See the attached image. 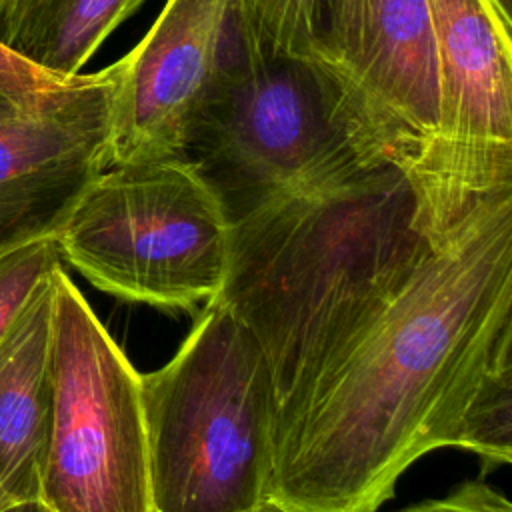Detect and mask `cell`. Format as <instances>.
Listing matches in <instances>:
<instances>
[{
    "instance_id": "obj_1",
    "label": "cell",
    "mask_w": 512,
    "mask_h": 512,
    "mask_svg": "<svg viewBox=\"0 0 512 512\" xmlns=\"http://www.w3.org/2000/svg\"><path fill=\"white\" fill-rule=\"evenodd\" d=\"M512 458V186L444 224L394 298L274 424L266 500L378 512L424 454Z\"/></svg>"
},
{
    "instance_id": "obj_2",
    "label": "cell",
    "mask_w": 512,
    "mask_h": 512,
    "mask_svg": "<svg viewBox=\"0 0 512 512\" xmlns=\"http://www.w3.org/2000/svg\"><path fill=\"white\" fill-rule=\"evenodd\" d=\"M462 214L434 210L408 166L386 158L230 220L218 298L264 350L276 420L394 298L440 228Z\"/></svg>"
},
{
    "instance_id": "obj_3",
    "label": "cell",
    "mask_w": 512,
    "mask_h": 512,
    "mask_svg": "<svg viewBox=\"0 0 512 512\" xmlns=\"http://www.w3.org/2000/svg\"><path fill=\"white\" fill-rule=\"evenodd\" d=\"M140 386L154 512H250L266 502L276 388L260 342L218 296Z\"/></svg>"
},
{
    "instance_id": "obj_4",
    "label": "cell",
    "mask_w": 512,
    "mask_h": 512,
    "mask_svg": "<svg viewBox=\"0 0 512 512\" xmlns=\"http://www.w3.org/2000/svg\"><path fill=\"white\" fill-rule=\"evenodd\" d=\"M182 158L212 186L230 220L278 194L386 160L366 140L332 72L260 54L242 32L192 122Z\"/></svg>"
},
{
    "instance_id": "obj_5",
    "label": "cell",
    "mask_w": 512,
    "mask_h": 512,
    "mask_svg": "<svg viewBox=\"0 0 512 512\" xmlns=\"http://www.w3.org/2000/svg\"><path fill=\"white\" fill-rule=\"evenodd\" d=\"M56 242L96 288L192 314L224 286L230 218L186 158L138 160L102 170Z\"/></svg>"
},
{
    "instance_id": "obj_6",
    "label": "cell",
    "mask_w": 512,
    "mask_h": 512,
    "mask_svg": "<svg viewBox=\"0 0 512 512\" xmlns=\"http://www.w3.org/2000/svg\"><path fill=\"white\" fill-rule=\"evenodd\" d=\"M52 284V410L40 500L52 512H154L140 374L64 266Z\"/></svg>"
},
{
    "instance_id": "obj_7",
    "label": "cell",
    "mask_w": 512,
    "mask_h": 512,
    "mask_svg": "<svg viewBox=\"0 0 512 512\" xmlns=\"http://www.w3.org/2000/svg\"><path fill=\"white\" fill-rule=\"evenodd\" d=\"M440 118L408 166L422 196L464 208L512 186V18L498 0H428Z\"/></svg>"
},
{
    "instance_id": "obj_8",
    "label": "cell",
    "mask_w": 512,
    "mask_h": 512,
    "mask_svg": "<svg viewBox=\"0 0 512 512\" xmlns=\"http://www.w3.org/2000/svg\"><path fill=\"white\" fill-rule=\"evenodd\" d=\"M238 34L234 0H166L142 40L114 62L108 166L182 158Z\"/></svg>"
},
{
    "instance_id": "obj_9",
    "label": "cell",
    "mask_w": 512,
    "mask_h": 512,
    "mask_svg": "<svg viewBox=\"0 0 512 512\" xmlns=\"http://www.w3.org/2000/svg\"><path fill=\"white\" fill-rule=\"evenodd\" d=\"M344 90L374 150L406 166L420 158L440 118L428 0H360Z\"/></svg>"
},
{
    "instance_id": "obj_10",
    "label": "cell",
    "mask_w": 512,
    "mask_h": 512,
    "mask_svg": "<svg viewBox=\"0 0 512 512\" xmlns=\"http://www.w3.org/2000/svg\"><path fill=\"white\" fill-rule=\"evenodd\" d=\"M114 64L34 96L0 90V188L52 176H98L110 164Z\"/></svg>"
},
{
    "instance_id": "obj_11",
    "label": "cell",
    "mask_w": 512,
    "mask_h": 512,
    "mask_svg": "<svg viewBox=\"0 0 512 512\" xmlns=\"http://www.w3.org/2000/svg\"><path fill=\"white\" fill-rule=\"evenodd\" d=\"M52 274L0 342V478L14 500H40L52 410Z\"/></svg>"
},
{
    "instance_id": "obj_12",
    "label": "cell",
    "mask_w": 512,
    "mask_h": 512,
    "mask_svg": "<svg viewBox=\"0 0 512 512\" xmlns=\"http://www.w3.org/2000/svg\"><path fill=\"white\" fill-rule=\"evenodd\" d=\"M144 2L0 0V46L48 76L74 78Z\"/></svg>"
},
{
    "instance_id": "obj_13",
    "label": "cell",
    "mask_w": 512,
    "mask_h": 512,
    "mask_svg": "<svg viewBox=\"0 0 512 512\" xmlns=\"http://www.w3.org/2000/svg\"><path fill=\"white\" fill-rule=\"evenodd\" d=\"M244 42L266 56L306 60L344 86L360 0H234ZM348 96V94H346Z\"/></svg>"
},
{
    "instance_id": "obj_14",
    "label": "cell",
    "mask_w": 512,
    "mask_h": 512,
    "mask_svg": "<svg viewBox=\"0 0 512 512\" xmlns=\"http://www.w3.org/2000/svg\"><path fill=\"white\" fill-rule=\"evenodd\" d=\"M94 178L52 176L0 188V256L20 244L58 234Z\"/></svg>"
},
{
    "instance_id": "obj_15",
    "label": "cell",
    "mask_w": 512,
    "mask_h": 512,
    "mask_svg": "<svg viewBox=\"0 0 512 512\" xmlns=\"http://www.w3.org/2000/svg\"><path fill=\"white\" fill-rule=\"evenodd\" d=\"M58 266H64V262L56 234L20 244L0 256V342L36 288Z\"/></svg>"
},
{
    "instance_id": "obj_16",
    "label": "cell",
    "mask_w": 512,
    "mask_h": 512,
    "mask_svg": "<svg viewBox=\"0 0 512 512\" xmlns=\"http://www.w3.org/2000/svg\"><path fill=\"white\" fill-rule=\"evenodd\" d=\"M400 512H512V504L486 482L470 480L442 498L412 504Z\"/></svg>"
},
{
    "instance_id": "obj_17",
    "label": "cell",
    "mask_w": 512,
    "mask_h": 512,
    "mask_svg": "<svg viewBox=\"0 0 512 512\" xmlns=\"http://www.w3.org/2000/svg\"><path fill=\"white\" fill-rule=\"evenodd\" d=\"M60 82V78L36 70L0 46V90L16 98H34Z\"/></svg>"
},
{
    "instance_id": "obj_18",
    "label": "cell",
    "mask_w": 512,
    "mask_h": 512,
    "mask_svg": "<svg viewBox=\"0 0 512 512\" xmlns=\"http://www.w3.org/2000/svg\"><path fill=\"white\" fill-rule=\"evenodd\" d=\"M2 512H52L42 500H18Z\"/></svg>"
},
{
    "instance_id": "obj_19",
    "label": "cell",
    "mask_w": 512,
    "mask_h": 512,
    "mask_svg": "<svg viewBox=\"0 0 512 512\" xmlns=\"http://www.w3.org/2000/svg\"><path fill=\"white\" fill-rule=\"evenodd\" d=\"M14 502H18V500H14V496L6 490V486H4V482H2V478H0V512H2L4 508H8L10 504H14Z\"/></svg>"
},
{
    "instance_id": "obj_20",
    "label": "cell",
    "mask_w": 512,
    "mask_h": 512,
    "mask_svg": "<svg viewBox=\"0 0 512 512\" xmlns=\"http://www.w3.org/2000/svg\"><path fill=\"white\" fill-rule=\"evenodd\" d=\"M250 512H288V510H284V508H280L278 504H274V502H262L258 508H254V510H250Z\"/></svg>"
}]
</instances>
